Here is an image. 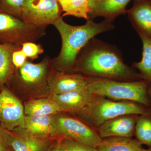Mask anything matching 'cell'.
Returning a JSON list of instances; mask_svg holds the SVG:
<instances>
[{
    "instance_id": "6da1fadb",
    "label": "cell",
    "mask_w": 151,
    "mask_h": 151,
    "mask_svg": "<svg viewBox=\"0 0 151 151\" xmlns=\"http://www.w3.org/2000/svg\"><path fill=\"white\" fill-rule=\"evenodd\" d=\"M73 73L118 81L143 80L138 72L124 63L121 52L116 45L95 37L78 54Z\"/></svg>"
},
{
    "instance_id": "7a4b0ae2",
    "label": "cell",
    "mask_w": 151,
    "mask_h": 151,
    "mask_svg": "<svg viewBox=\"0 0 151 151\" xmlns=\"http://www.w3.org/2000/svg\"><path fill=\"white\" fill-rule=\"evenodd\" d=\"M52 25L58 31L62 41L59 54L51 59L52 67L55 71L66 73H73L78 54L92 38L115 28L112 23L105 20L96 23L89 19L82 25H71L63 20L62 16Z\"/></svg>"
},
{
    "instance_id": "3957f363",
    "label": "cell",
    "mask_w": 151,
    "mask_h": 151,
    "mask_svg": "<svg viewBox=\"0 0 151 151\" xmlns=\"http://www.w3.org/2000/svg\"><path fill=\"white\" fill-rule=\"evenodd\" d=\"M53 70L51 58L47 55L38 63L27 60L21 67L15 69L7 84H10L11 91L23 103L32 99L51 97L49 82Z\"/></svg>"
},
{
    "instance_id": "277c9868",
    "label": "cell",
    "mask_w": 151,
    "mask_h": 151,
    "mask_svg": "<svg viewBox=\"0 0 151 151\" xmlns=\"http://www.w3.org/2000/svg\"><path fill=\"white\" fill-rule=\"evenodd\" d=\"M149 85L144 80L122 81L88 77L86 89L94 95L115 100L134 102L150 107L151 100L148 93Z\"/></svg>"
},
{
    "instance_id": "5b68a950",
    "label": "cell",
    "mask_w": 151,
    "mask_h": 151,
    "mask_svg": "<svg viewBox=\"0 0 151 151\" xmlns=\"http://www.w3.org/2000/svg\"><path fill=\"white\" fill-rule=\"evenodd\" d=\"M145 106L129 101H112L95 95L80 111L71 114L90 127L98 128L111 119L126 115H141L146 113Z\"/></svg>"
},
{
    "instance_id": "8992f818",
    "label": "cell",
    "mask_w": 151,
    "mask_h": 151,
    "mask_svg": "<svg viewBox=\"0 0 151 151\" xmlns=\"http://www.w3.org/2000/svg\"><path fill=\"white\" fill-rule=\"evenodd\" d=\"M45 28L32 26L23 20L0 12V44L22 48L24 43L37 41L46 35Z\"/></svg>"
},
{
    "instance_id": "52a82bcc",
    "label": "cell",
    "mask_w": 151,
    "mask_h": 151,
    "mask_svg": "<svg viewBox=\"0 0 151 151\" xmlns=\"http://www.w3.org/2000/svg\"><path fill=\"white\" fill-rule=\"evenodd\" d=\"M54 122L58 137L95 148L103 139L91 127L69 113L62 112L54 115Z\"/></svg>"
},
{
    "instance_id": "ba28073f",
    "label": "cell",
    "mask_w": 151,
    "mask_h": 151,
    "mask_svg": "<svg viewBox=\"0 0 151 151\" xmlns=\"http://www.w3.org/2000/svg\"><path fill=\"white\" fill-rule=\"evenodd\" d=\"M61 11L58 0H26L22 19L32 26L46 28L61 16Z\"/></svg>"
},
{
    "instance_id": "9c48e42d",
    "label": "cell",
    "mask_w": 151,
    "mask_h": 151,
    "mask_svg": "<svg viewBox=\"0 0 151 151\" xmlns=\"http://www.w3.org/2000/svg\"><path fill=\"white\" fill-rule=\"evenodd\" d=\"M23 103L8 87L0 89V126L11 132L24 126Z\"/></svg>"
},
{
    "instance_id": "30bf717a",
    "label": "cell",
    "mask_w": 151,
    "mask_h": 151,
    "mask_svg": "<svg viewBox=\"0 0 151 151\" xmlns=\"http://www.w3.org/2000/svg\"><path fill=\"white\" fill-rule=\"evenodd\" d=\"M60 137H40L11 132L10 145L14 151H52Z\"/></svg>"
},
{
    "instance_id": "8fae6325",
    "label": "cell",
    "mask_w": 151,
    "mask_h": 151,
    "mask_svg": "<svg viewBox=\"0 0 151 151\" xmlns=\"http://www.w3.org/2000/svg\"><path fill=\"white\" fill-rule=\"evenodd\" d=\"M131 0H89V19L103 17L113 22L116 18L127 13V6Z\"/></svg>"
},
{
    "instance_id": "7c38bea8",
    "label": "cell",
    "mask_w": 151,
    "mask_h": 151,
    "mask_svg": "<svg viewBox=\"0 0 151 151\" xmlns=\"http://www.w3.org/2000/svg\"><path fill=\"white\" fill-rule=\"evenodd\" d=\"M88 77L78 73H66L53 70L49 86L52 95L86 89Z\"/></svg>"
},
{
    "instance_id": "4fadbf2b",
    "label": "cell",
    "mask_w": 151,
    "mask_h": 151,
    "mask_svg": "<svg viewBox=\"0 0 151 151\" xmlns=\"http://www.w3.org/2000/svg\"><path fill=\"white\" fill-rule=\"evenodd\" d=\"M138 115H126L109 120L98 128L102 139L111 137H132L134 134Z\"/></svg>"
},
{
    "instance_id": "5bb4252c",
    "label": "cell",
    "mask_w": 151,
    "mask_h": 151,
    "mask_svg": "<svg viewBox=\"0 0 151 151\" xmlns=\"http://www.w3.org/2000/svg\"><path fill=\"white\" fill-rule=\"evenodd\" d=\"M127 14L139 36L151 39V0H134Z\"/></svg>"
},
{
    "instance_id": "9a60e30c",
    "label": "cell",
    "mask_w": 151,
    "mask_h": 151,
    "mask_svg": "<svg viewBox=\"0 0 151 151\" xmlns=\"http://www.w3.org/2000/svg\"><path fill=\"white\" fill-rule=\"evenodd\" d=\"M12 132L35 137H58L54 115L44 116L25 115L24 127Z\"/></svg>"
},
{
    "instance_id": "2e32d148",
    "label": "cell",
    "mask_w": 151,
    "mask_h": 151,
    "mask_svg": "<svg viewBox=\"0 0 151 151\" xmlns=\"http://www.w3.org/2000/svg\"><path fill=\"white\" fill-rule=\"evenodd\" d=\"M95 96L86 89L64 94H53L51 97L58 104L63 112L73 114L85 107Z\"/></svg>"
},
{
    "instance_id": "e0dca14e",
    "label": "cell",
    "mask_w": 151,
    "mask_h": 151,
    "mask_svg": "<svg viewBox=\"0 0 151 151\" xmlns=\"http://www.w3.org/2000/svg\"><path fill=\"white\" fill-rule=\"evenodd\" d=\"M23 105L27 116H52L63 112L52 97L32 99L24 102Z\"/></svg>"
},
{
    "instance_id": "ac0fdd59",
    "label": "cell",
    "mask_w": 151,
    "mask_h": 151,
    "mask_svg": "<svg viewBox=\"0 0 151 151\" xmlns=\"http://www.w3.org/2000/svg\"><path fill=\"white\" fill-rule=\"evenodd\" d=\"M98 151H142V145L132 137L104 138L97 148Z\"/></svg>"
},
{
    "instance_id": "d6986e66",
    "label": "cell",
    "mask_w": 151,
    "mask_h": 151,
    "mask_svg": "<svg viewBox=\"0 0 151 151\" xmlns=\"http://www.w3.org/2000/svg\"><path fill=\"white\" fill-rule=\"evenodd\" d=\"M22 48L0 44V89L10 80L15 70L12 62V54Z\"/></svg>"
},
{
    "instance_id": "ffe728a7",
    "label": "cell",
    "mask_w": 151,
    "mask_h": 151,
    "mask_svg": "<svg viewBox=\"0 0 151 151\" xmlns=\"http://www.w3.org/2000/svg\"><path fill=\"white\" fill-rule=\"evenodd\" d=\"M142 42V58L140 61L134 62L133 66L139 70V74L151 85V39L139 36Z\"/></svg>"
},
{
    "instance_id": "44dd1931",
    "label": "cell",
    "mask_w": 151,
    "mask_h": 151,
    "mask_svg": "<svg viewBox=\"0 0 151 151\" xmlns=\"http://www.w3.org/2000/svg\"><path fill=\"white\" fill-rule=\"evenodd\" d=\"M60 8L64 13L62 16L76 17L89 20V0H58Z\"/></svg>"
},
{
    "instance_id": "7402d4cb",
    "label": "cell",
    "mask_w": 151,
    "mask_h": 151,
    "mask_svg": "<svg viewBox=\"0 0 151 151\" xmlns=\"http://www.w3.org/2000/svg\"><path fill=\"white\" fill-rule=\"evenodd\" d=\"M137 139L142 145L151 147V110L138 117L135 129Z\"/></svg>"
},
{
    "instance_id": "603a6c76",
    "label": "cell",
    "mask_w": 151,
    "mask_h": 151,
    "mask_svg": "<svg viewBox=\"0 0 151 151\" xmlns=\"http://www.w3.org/2000/svg\"><path fill=\"white\" fill-rule=\"evenodd\" d=\"M25 1L0 0V12L9 14L22 19L23 8Z\"/></svg>"
},
{
    "instance_id": "cb8c5ba5",
    "label": "cell",
    "mask_w": 151,
    "mask_h": 151,
    "mask_svg": "<svg viewBox=\"0 0 151 151\" xmlns=\"http://www.w3.org/2000/svg\"><path fill=\"white\" fill-rule=\"evenodd\" d=\"M59 143L63 151H98L97 148L82 145L67 138L60 137Z\"/></svg>"
},
{
    "instance_id": "d4e9b609",
    "label": "cell",
    "mask_w": 151,
    "mask_h": 151,
    "mask_svg": "<svg viewBox=\"0 0 151 151\" xmlns=\"http://www.w3.org/2000/svg\"><path fill=\"white\" fill-rule=\"evenodd\" d=\"M22 50L27 58L31 60L37 59L40 55L44 52L43 47L40 44H36L33 42H27L22 45Z\"/></svg>"
},
{
    "instance_id": "484cf974",
    "label": "cell",
    "mask_w": 151,
    "mask_h": 151,
    "mask_svg": "<svg viewBox=\"0 0 151 151\" xmlns=\"http://www.w3.org/2000/svg\"><path fill=\"white\" fill-rule=\"evenodd\" d=\"M12 62L14 66L17 68L21 67L27 60V58L21 49L17 50L12 54Z\"/></svg>"
},
{
    "instance_id": "4316f807",
    "label": "cell",
    "mask_w": 151,
    "mask_h": 151,
    "mask_svg": "<svg viewBox=\"0 0 151 151\" xmlns=\"http://www.w3.org/2000/svg\"><path fill=\"white\" fill-rule=\"evenodd\" d=\"M11 132L0 126V151H8L10 145Z\"/></svg>"
},
{
    "instance_id": "83f0119b",
    "label": "cell",
    "mask_w": 151,
    "mask_h": 151,
    "mask_svg": "<svg viewBox=\"0 0 151 151\" xmlns=\"http://www.w3.org/2000/svg\"><path fill=\"white\" fill-rule=\"evenodd\" d=\"M59 140L57 145L56 146L54 150L52 151H63V150H62V148L60 147V145Z\"/></svg>"
},
{
    "instance_id": "f1b7e54d",
    "label": "cell",
    "mask_w": 151,
    "mask_h": 151,
    "mask_svg": "<svg viewBox=\"0 0 151 151\" xmlns=\"http://www.w3.org/2000/svg\"><path fill=\"white\" fill-rule=\"evenodd\" d=\"M148 93L149 97L151 100V85H150V84H149L148 89Z\"/></svg>"
},
{
    "instance_id": "f546056e",
    "label": "cell",
    "mask_w": 151,
    "mask_h": 151,
    "mask_svg": "<svg viewBox=\"0 0 151 151\" xmlns=\"http://www.w3.org/2000/svg\"><path fill=\"white\" fill-rule=\"evenodd\" d=\"M142 151H151V147H149L148 149L143 148Z\"/></svg>"
}]
</instances>
